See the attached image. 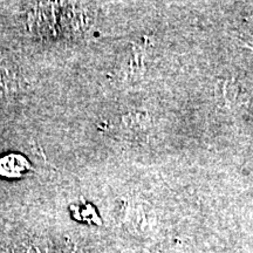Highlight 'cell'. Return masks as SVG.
I'll use <instances>...</instances> for the list:
<instances>
[{"label": "cell", "mask_w": 253, "mask_h": 253, "mask_svg": "<svg viewBox=\"0 0 253 253\" xmlns=\"http://www.w3.org/2000/svg\"><path fill=\"white\" fill-rule=\"evenodd\" d=\"M216 99L219 106L232 108L239 101V87L233 79H220L216 86Z\"/></svg>", "instance_id": "1"}, {"label": "cell", "mask_w": 253, "mask_h": 253, "mask_svg": "<svg viewBox=\"0 0 253 253\" xmlns=\"http://www.w3.org/2000/svg\"><path fill=\"white\" fill-rule=\"evenodd\" d=\"M30 168L24 157L18 155H9L0 160V173L5 176H19Z\"/></svg>", "instance_id": "2"}, {"label": "cell", "mask_w": 253, "mask_h": 253, "mask_svg": "<svg viewBox=\"0 0 253 253\" xmlns=\"http://www.w3.org/2000/svg\"><path fill=\"white\" fill-rule=\"evenodd\" d=\"M167 253H185V252H184V250L181 248V245L177 244L176 246H173V248L170 249V251Z\"/></svg>", "instance_id": "3"}]
</instances>
